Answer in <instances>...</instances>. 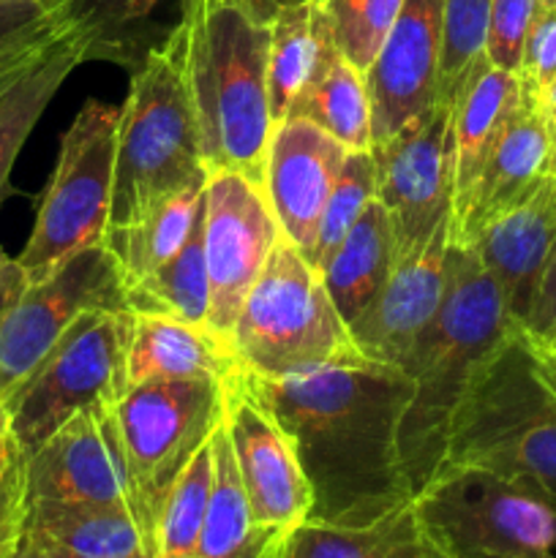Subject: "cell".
<instances>
[{
    "label": "cell",
    "instance_id": "obj_1",
    "mask_svg": "<svg viewBox=\"0 0 556 558\" xmlns=\"http://www.w3.org/2000/svg\"><path fill=\"white\" fill-rule=\"evenodd\" d=\"M256 385L309 480V521L368 526L412 505L398 456V425L412 396L401 368L363 357Z\"/></svg>",
    "mask_w": 556,
    "mask_h": 558
},
{
    "label": "cell",
    "instance_id": "obj_2",
    "mask_svg": "<svg viewBox=\"0 0 556 558\" xmlns=\"http://www.w3.org/2000/svg\"><path fill=\"white\" fill-rule=\"evenodd\" d=\"M516 327L505 298L472 248L447 251V287L439 314L409 354L403 374L412 396L398 425V456L418 496L442 469L452 420L478 376L507 332Z\"/></svg>",
    "mask_w": 556,
    "mask_h": 558
},
{
    "label": "cell",
    "instance_id": "obj_3",
    "mask_svg": "<svg viewBox=\"0 0 556 558\" xmlns=\"http://www.w3.org/2000/svg\"><path fill=\"white\" fill-rule=\"evenodd\" d=\"M178 25L207 172H238L262 185L273 134L270 25L256 22L240 0H180Z\"/></svg>",
    "mask_w": 556,
    "mask_h": 558
},
{
    "label": "cell",
    "instance_id": "obj_4",
    "mask_svg": "<svg viewBox=\"0 0 556 558\" xmlns=\"http://www.w3.org/2000/svg\"><path fill=\"white\" fill-rule=\"evenodd\" d=\"M442 466H480L556 501V357L512 327L480 365Z\"/></svg>",
    "mask_w": 556,
    "mask_h": 558
},
{
    "label": "cell",
    "instance_id": "obj_5",
    "mask_svg": "<svg viewBox=\"0 0 556 558\" xmlns=\"http://www.w3.org/2000/svg\"><path fill=\"white\" fill-rule=\"evenodd\" d=\"M202 180L207 167L185 85L183 31L174 25L131 69V90L118 120L109 223L134 221Z\"/></svg>",
    "mask_w": 556,
    "mask_h": 558
},
{
    "label": "cell",
    "instance_id": "obj_6",
    "mask_svg": "<svg viewBox=\"0 0 556 558\" xmlns=\"http://www.w3.org/2000/svg\"><path fill=\"white\" fill-rule=\"evenodd\" d=\"M229 347L256 379H289L363 360L319 270L283 234L240 305Z\"/></svg>",
    "mask_w": 556,
    "mask_h": 558
},
{
    "label": "cell",
    "instance_id": "obj_7",
    "mask_svg": "<svg viewBox=\"0 0 556 558\" xmlns=\"http://www.w3.org/2000/svg\"><path fill=\"white\" fill-rule=\"evenodd\" d=\"M425 543L445 558H554L556 501L480 466H442L412 499Z\"/></svg>",
    "mask_w": 556,
    "mask_h": 558
},
{
    "label": "cell",
    "instance_id": "obj_8",
    "mask_svg": "<svg viewBox=\"0 0 556 558\" xmlns=\"http://www.w3.org/2000/svg\"><path fill=\"white\" fill-rule=\"evenodd\" d=\"M109 412L123 450L136 523L153 545L169 490L221 425L223 381H142L109 403Z\"/></svg>",
    "mask_w": 556,
    "mask_h": 558
},
{
    "label": "cell",
    "instance_id": "obj_9",
    "mask_svg": "<svg viewBox=\"0 0 556 558\" xmlns=\"http://www.w3.org/2000/svg\"><path fill=\"white\" fill-rule=\"evenodd\" d=\"M118 120V107L90 98L60 140L36 223L16 256L27 283L41 281L82 248L101 243L112 216Z\"/></svg>",
    "mask_w": 556,
    "mask_h": 558
},
{
    "label": "cell",
    "instance_id": "obj_10",
    "mask_svg": "<svg viewBox=\"0 0 556 558\" xmlns=\"http://www.w3.org/2000/svg\"><path fill=\"white\" fill-rule=\"evenodd\" d=\"M131 311H87L11 396V434L25 458L82 409L125 392Z\"/></svg>",
    "mask_w": 556,
    "mask_h": 558
},
{
    "label": "cell",
    "instance_id": "obj_11",
    "mask_svg": "<svg viewBox=\"0 0 556 558\" xmlns=\"http://www.w3.org/2000/svg\"><path fill=\"white\" fill-rule=\"evenodd\" d=\"M123 308V281L104 243L25 283L0 322V396H11L82 314Z\"/></svg>",
    "mask_w": 556,
    "mask_h": 558
},
{
    "label": "cell",
    "instance_id": "obj_12",
    "mask_svg": "<svg viewBox=\"0 0 556 558\" xmlns=\"http://www.w3.org/2000/svg\"><path fill=\"white\" fill-rule=\"evenodd\" d=\"M371 156L376 163V199L390 216L396 256L407 259L450 221V104L436 98L390 140L371 147Z\"/></svg>",
    "mask_w": 556,
    "mask_h": 558
},
{
    "label": "cell",
    "instance_id": "obj_13",
    "mask_svg": "<svg viewBox=\"0 0 556 558\" xmlns=\"http://www.w3.org/2000/svg\"><path fill=\"white\" fill-rule=\"evenodd\" d=\"M202 238L210 283V330L229 341L245 294L281 238L262 185L238 172H207Z\"/></svg>",
    "mask_w": 556,
    "mask_h": 558
},
{
    "label": "cell",
    "instance_id": "obj_14",
    "mask_svg": "<svg viewBox=\"0 0 556 558\" xmlns=\"http://www.w3.org/2000/svg\"><path fill=\"white\" fill-rule=\"evenodd\" d=\"M221 423L256 526L289 532L309 521V480L249 371L238 368L223 381Z\"/></svg>",
    "mask_w": 556,
    "mask_h": 558
},
{
    "label": "cell",
    "instance_id": "obj_15",
    "mask_svg": "<svg viewBox=\"0 0 556 558\" xmlns=\"http://www.w3.org/2000/svg\"><path fill=\"white\" fill-rule=\"evenodd\" d=\"M25 474L27 501L125 507L134 512L109 403H96L65 420L36 452L27 456Z\"/></svg>",
    "mask_w": 556,
    "mask_h": 558
},
{
    "label": "cell",
    "instance_id": "obj_16",
    "mask_svg": "<svg viewBox=\"0 0 556 558\" xmlns=\"http://www.w3.org/2000/svg\"><path fill=\"white\" fill-rule=\"evenodd\" d=\"M442 11L445 0H403L374 63L365 69L374 145L390 140L436 101Z\"/></svg>",
    "mask_w": 556,
    "mask_h": 558
},
{
    "label": "cell",
    "instance_id": "obj_17",
    "mask_svg": "<svg viewBox=\"0 0 556 558\" xmlns=\"http://www.w3.org/2000/svg\"><path fill=\"white\" fill-rule=\"evenodd\" d=\"M347 153L341 142L309 120L287 118L273 125L262 191L281 234L305 256L309 265L322 213L347 161Z\"/></svg>",
    "mask_w": 556,
    "mask_h": 558
},
{
    "label": "cell",
    "instance_id": "obj_18",
    "mask_svg": "<svg viewBox=\"0 0 556 558\" xmlns=\"http://www.w3.org/2000/svg\"><path fill=\"white\" fill-rule=\"evenodd\" d=\"M450 221L442 223L423 251L398 259L387 281L358 322L349 327L358 352L374 363L401 368L434 316L447 287Z\"/></svg>",
    "mask_w": 556,
    "mask_h": 558
},
{
    "label": "cell",
    "instance_id": "obj_19",
    "mask_svg": "<svg viewBox=\"0 0 556 558\" xmlns=\"http://www.w3.org/2000/svg\"><path fill=\"white\" fill-rule=\"evenodd\" d=\"M469 248L499 287L507 314L523 325L556 251V174H548L521 205L491 221Z\"/></svg>",
    "mask_w": 556,
    "mask_h": 558
},
{
    "label": "cell",
    "instance_id": "obj_20",
    "mask_svg": "<svg viewBox=\"0 0 556 558\" xmlns=\"http://www.w3.org/2000/svg\"><path fill=\"white\" fill-rule=\"evenodd\" d=\"M551 174V136L545 120L532 101L521 96L516 112L496 140L472 196L458 218H450V243L469 245L478 234L521 205Z\"/></svg>",
    "mask_w": 556,
    "mask_h": 558
},
{
    "label": "cell",
    "instance_id": "obj_21",
    "mask_svg": "<svg viewBox=\"0 0 556 558\" xmlns=\"http://www.w3.org/2000/svg\"><path fill=\"white\" fill-rule=\"evenodd\" d=\"M521 101V85L516 74L496 69L485 52H480L461 76L450 101V147H452V207L458 218L472 196L474 183L505 131L507 120Z\"/></svg>",
    "mask_w": 556,
    "mask_h": 558
},
{
    "label": "cell",
    "instance_id": "obj_22",
    "mask_svg": "<svg viewBox=\"0 0 556 558\" xmlns=\"http://www.w3.org/2000/svg\"><path fill=\"white\" fill-rule=\"evenodd\" d=\"M232 347L210 327H196L172 316H131L125 347V390L142 381L216 379L227 381L238 371Z\"/></svg>",
    "mask_w": 556,
    "mask_h": 558
},
{
    "label": "cell",
    "instance_id": "obj_23",
    "mask_svg": "<svg viewBox=\"0 0 556 558\" xmlns=\"http://www.w3.org/2000/svg\"><path fill=\"white\" fill-rule=\"evenodd\" d=\"M22 545L58 558H150V545L125 507L27 501Z\"/></svg>",
    "mask_w": 556,
    "mask_h": 558
},
{
    "label": "cell",
    "instance_id": "obj_24",
    "mask_svg": "<svg viewBox=\"0 0 556 558\" xmlns=\"http://www.w3.org/2000/svg\"><path fill=\"white\" fill-rule=\"evenodd\" d=\"M82 63H87L85 41L80 33L65 27L5 90H0V205L11 191L9 178L22 145L36 129L55 93Z\"/></svg>",
    "mask_w": 556,
    "mask_h": 558
},
{
    "label": "cell",
    "instance_id": "obj_25",
    "mask_svg": "<svg viewBox=\"0 0 556 558\" xmlns=\"http://www.w3.org/2000/svg\"><path fill=\"white\" fill-rule=\"evenodd\" d=\"M213 485L202 521L200 558H281L283 534L256 526L223 423L213 430Z\"/></svg>",
    "mask_w": 556,
    "mask_h": 558
},
{
    "label": "cell",
    "instance_id": "obj_26",
    "mask_svg": "<svg viewBox=\"0 0 556 558\" xmlns=\"http://www.w3.org/2000/svg\"><path fill=\"white\" fill-rule=\"evenodd\" d=\"M396 262V234H392L390 216L382 202L374 199L319 270L327 294L347 327L363 316Z\"/></svg>",
    "mask_w": 556,
    "mask_h": 558
},
{
    "label": "cell",
    "instance_id": "obj_27",
    "mask_svg": "<svg viewBox=\"0 0 556 558\" xmlns=\"http://www.w3.org/2000/svg\"><path fill=\"white\" fill-rule=\"evenodd\" d=\"M205 183L207 180L189 185L180 194L164 199L161 205L136 216L134 221L109 223L101 243L114 259L123 289L156 272L183 248L196 218L202 216Z\"/></svg>",
    "mask_w": 556,
    "mask_h": 558
},
{
    "label": "cell",
    "instance_id": "obj_28",
    "mask_svg": "<svg viewBox=\"0 0 556 558\" xmlns=\"http://www.w3.org/2000/svg\"><path fill=\"white\" fill-rule=\"evenodd\" d=\"M289 118L314 123L347 150H371V98L365 74L338 52L336 41L327 47L314 74L294 98Z\"/></svg>",
    "mask_w": 556,
    "mask_h": 558
},
{
    "label": "cell",
    "instance_id": "obj_29",
    "mask_svg": "<svg viewBox=\"0 0 556 558\" xmlns=\"http://www.w3.org/2000/svg\"><path fill=\"white\" fill-rule=\"evenodd\" d=\"M330 44L333 31L319 0L278 11L276 20L270 22V44H267V96H270L273 125L289 118L294 98L311 80Z\"/></svg>",
    "mask_w": 556,
    "mask_h": 558
},
{
    "label": "cell",
    "instance_id": "obj_30",
    "mask_svg": "<svg viewBox=\"0 0 556 558\" xmlns=\"http://www.w3.org/2000/svg\"><path fill=\"white\" fill-rule=\"evenodd\" d=\"M125 308L131 314H156L210 327V283H207L202 216L196 218L183 248L164 267L125 289Z\"/></svg>",
    "mask_w": 556,
    "mask_h": 558
},
{
    "label": "cell",
    "instance_id": "obj_31",
    "mask_svg": "<svg viewBox=\"0 0 556 558\" xmlns=\"http://www.w3.org/2000/svg\"><path fill=\"white\" fill-rule=\"evenodd\" d=\"M425 543L412 505L368 526L303 521L283 534L281 558H398Z\"/></svg>",
    "mask_w": 556,
    "mask_h": 558
},
{
    "label": "cell",
    "instance_id": "obj_32",
    "mask_svg": "<svg viewBox=\"0 0 556 558\" xmlns=\"http://www.w3.org/2000/svg\"><path fill=\"white\" fill-rule=\"evenodd\" d=\"M71 31L85 41L87 60H109L134 69L153 44L147 20L164 0H60Z\"/></svg>",
    "mask_w": 556,
    "mask_h": 558
},
{
    "label": "cell",
    "instance_id": "obj_33",
    "mask_svg": "<svg viewBox=\"0 0 556 558\" xmlns=\"http://www.w3.org/2000/svg\"><path fill=\"white\" fill-rule=\"evenodd\" d=\"M213 485L210 439L185 466L174 488L169 490L164 510L153 532L150 558H200L202 521Z\"/></svg>",
    "mask_w": 556,
    "mask_h": 558
},
{
    "label": "cell",
    "instance_id": "obj_34",
    "mask_svg": "<svg viewBox=\"0 0 556 558\" xmlns=\"http://www.w3.org/2000/svg\"><path fill=\"white\" fill-rule=\"evenodd\" d=\"M376 199V163L371 150H349L336 185L330 191L325 213H322L319 229H316L314 256L311 267L322 270L330 259L333 251L343 243L349 229L358 223L365 207Z\"/></svg>",
    "mask_w": 556,
    "mask_h": 558
},
{
    "label": "cell",
    "instance_id": "obj_35",
    "mask_svg": "<svg viewBox=\"0 0 556 558\" xmlns=\"http://www.w3.org/2000/svg\"><path fill=\"white\" fill-rule=\"evenodd\" d=\"M338 52L365 74L390 33L403 0H319Z\"/></svg>",
    "mask_w": 556,
    "mask_h": 558
},
{
    "label": "cell",
    "instance_id": "obj_36",
    "mask_svg": "<svg viewBox=\"0 0 556 558\" xmlns=\"http://www.w3.org/2000/svg\"><path fill=\"white\" fill-rule=\"evenodd\" d=\"M491 0H445L442 11V60H439V101H452L461 76L485 47Z\"/></svg>",
    "mask_w": 556,
    "mask_h": 558
},
{
    "label": "cell",
    "instance_id": "obj_37",
    "mask_svg": "<svg viewBox=\"0 0 556 558\" xmlns=\"http://www.w3.org/2000/svg\"><path fill=\"white\" fill-rule=\"evenodd\" d=\"M521 96L540 109L556 82V0H540L518 65Z\"/></svg>",
    "mask_w": 556,
    "mask_h": 558
},
{
    "label": "cell",
    "instance_id": "obj_38",
    "mask_svg": "<svg viewBox=\"0 0 556 558\" xmlns=\"http://www.w3.org/2000/svg\"><path fill=\"white\" fill-rule=\"evenodd\" d=\"M25 452L14 434L0 439V558H16L27 518Z\"/></svg>",
    "mask_w": 556,
    "mask_h": 558
},
{
    "label": "cell",
    "instance_id": "obj_39",
    "mask_svg": "<svg viewBox=\"0 0 556 558\" xmlns=\"http://www.w3.org/2000/svg\"><path fill=\"white\" fill-rule=\"evenodd\" d=\"M537 3L540 0H491L483 52L496 69L518 74Z\"/></svg>",
    "mask_w": 556,
    "mask_h": 558
},
{
    "label": "cell",
    "instance_id": "obj_40",
    "mask_svg": "<svg viewBox=\"0 0 556 558\" xmlns=\"http://www.w3.org/2000/svg\"><path fill=\"white\" fill-rule=\"evenodd\" d=\"M65 27L60 0H0V54L47 41Z\"/></svg>",
    "mask_w": 556,
    "mask_h": 558
},
{
    "label": "cell",
    "instance_id": "obj_41",
    "mask_svg": "<svg viewBox=\"0 0 556 558\" xmlns=\"http://www.w3.org/2000/svg\"><path fill=\"white\" fill-rule=\"evenodd\" d=\"M523 332L540 347L554 352L556 349V251L551 256V265L545 270L543 281H540L534 303L529 308V316L523 319Z\"/></svg>",
    "mask_w": 556,
    "mask_h": 558
},
{
    "label": "cell",
    "instance_id": "obj_42",
    "mask_svg": "<svg viewBox=\"0 0 556 558\" xmlns=\"http://www.w3.org/2000/svg\"><path fill=\"white\" fill-rule=\"evenodd\" d=\"M63 33V31H60ZM55 38V36H52ZM52 38H47V41H38V44H31V47H20V49H11V52H3L0 54V90H5V87L11 85V82L16 80V76L22 74V71L27 69V65L33 63V60L41 54V49L47 47Z\"/></svg>",
    "mask_w": 556,
    "mask_h": 558
},
{
    "label": "cell",
    "instance_id": "obj_43",
    "mask_svg": "<svg viewBox=\"0 0 556 558\" xmlns=\"http://www.w3.org/2000/svg\"><path fill=\"white\" fill-rule=\"evenodd\" d=\"M25 283H27V278H25V272H22V267L16 265V259L11 262L5 270H0V322H3V314L9 311L11 300H14L16 294L25 289Z\"/></svg>",
    "mask_w": 556,
    "mask_h": 558
},
{
    "label": "cell",
    "instance_id": "obj_44",
    "mask_svg": "<svg viewBox=\"0 0 556 558\" xmlns=\"http://www.w3.org/2000/svg\"><path fill=\"white\" fill-rule=\"evenodd\" d=\"M245 5L251 16L262 25H270L276 20L278 11L289 9V5H300V3H314V0H240Z\"/></svg>",
    "mask_w": 556,
    "mask_h": 558
},
{
    "label": "cell",
    "instance_id": "obj_45",
    "mask_svg": "<svg viewBox=\"0 0 556 558\" xmlns=\"http://www.w3.org/2000/svg\"><path fill=\"white\" fill-rule=\"evenodd\" d=\"M540 114H543L545 129H548L551 136V174H556V82L545 93L543 104H540Z\"/></svg>",
    "mask_w": 556,
    "mask_h": 558
},
{
    "label": "cell",
    "instance_id": "obj_46",
    "mask_svg": "<svg viewBox=\"0 0 556 558\" xmlns=\"http://www.w3.org/2000/svg\"><path fill=\"white\" fill-rule=\"evenodd\" d=\"M9 434H11V409H9V401L0 396V439H5Z\"/></svg>",
    "mask_w": 556,
    "mask_h": 558
},
{
    "label": "cell",
    "instance_id": "obj_47",
    "mask_svg": "<svg viewBox=\"0 0 556 558\" xmlns=\"http://www.w3.org/2000/svg\"><path fill=\"white\" fill-rule=\"evenodd\" d=\"M398 558H445V556H442L439 550H434V548H431L428 543H420L418 548L407 550V554H403V556H398Z\"/></svg>",
    "mask_w": 556,
    "mask_h": 558
},
{
    "label": "cell",
    "instance_id": "obj_48",
    "mask_svg": "<svg viewBox=\"0 0 556 558\" xmlns=\"http://www.w3.org/2000/svg\"><path fill=\"white\" fill-rule=\"evenodd\" d=\"M16 558H58V556H49V554H44V550H36V548H27V545H22Z\"/></svg>",
    "mask_w": 556,
    "mask_h": 558
},
{
    "label": "cell",
    "instance_id": "obj_49",
    "mask_svg": "<svg viewBox=\"0 0 556 558\" xmlns=\"http://www.w3.org/2000/svg\"><path fill=\"white\" fill-rule=\"evenodd\" d=\"M11 262H14V259H11V256H9V254H5V251H3V248H0V270H5V267H9V265H11Z\"/></svg>",
    "mask_w": 556,
    "mask_h": 558
},
{
    "label": "cell",
    "instance_id": "obj_50",
    "mask_svg": "<svg viewBox=\"0 0 556 558\" xmlns=\"http://www.w3.org/2000/svg\"><path fill=\"white\" fill-rule=\"evenodd\" d=\"M551 354H554V357H556V349H554V352H551Z\"/></svg>",
    "mask_w": 556,
    "mask_h": 558
},
{
    "label": "cell",
    "instance_id": "obj_51",
    "mask_svg": "<svg viewBox=\"0 0 556 558\" xmlns=\"http://www.w3.org/2000/svg\"><path fill=\"white\" fill-rule=\"evenodd\" d=\"M554 558H556V556H554Z\"/></svg>",
    "mask_w": 556,
    "mask_h": 558
}]
</instances>
